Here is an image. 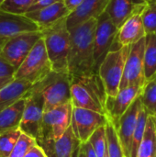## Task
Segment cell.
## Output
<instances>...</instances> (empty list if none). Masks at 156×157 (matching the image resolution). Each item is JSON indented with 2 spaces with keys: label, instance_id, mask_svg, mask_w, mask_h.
<instances>
[{
  "label": "cell",
  "instance_id": "obj_18",
  "mask_svg": "<svg viewBox=\"0 0 156 157\" xmlns=\"http://www.w3.org/2000/svg\"><path fill=\"white\" fill-rule=\"evenodd\" d=\"M146 4L143 0H110L105 12L120 29L130 17L142 13Z\"/></svg>",
  "mask_w": 156,
  "mask_h": 157
},
{
  "label": "cell",
  "instance_id": "obj_23",
  "mask_svg": "<svg viewBox=\"0 0 156 157\" xmlns=\"http://www.w3.org/2000/svg\"><path fill=\"white\" fill-rule=\"evenodd\" d=\"M136 157H156V131L152 115L148 118L144 136Z\"/></svg>",
  "mask_w": 156,
  "mask_h": 157
},
{
  "label": "cell",
  "instance_id": "obj_17",
  "mask_svg": "<svg viewBox=\"0 0 156 157\" xmlns=\"http://www.w3.org/2000/svg\"><path fill=\"white\" fill-rule=\"evenodd\" d=\"M110 0H84L66 17V25L71 29L91 18H98L105 11Z\"/></svg>",
  "mask_w": 156,
  "mask_h": 157
},
{
  "label": "cell",
  "instance_id": "obj_20",
  "mask_svg": "<svg viewBox=\"0 0 156 157\" xmlns=\"http://www.w3.org/2000/svg\"><path fill=\"white\" fill-rule=\"evenodd\" d=\"M146 36L141 13H137L130 17L119 29L116 42L119 48L131 45Z\"/></svg>",
  "mask_w": 156,
  "mask_h": 157
},
{
  "label": "cell",
  "instance_id": "obj_19",
  "mask_svg": "<svg viewBox=\"0 0 156 157\" xmlns=\"http://www.w3.org/2000/svg\"><path fill=\"white\" fill-rule=\"evenodd\" d=\"M70 13L71 12L65 6L63 0H61L49 6L27 12L25 15L34 21L39 26L40 30H41L68 17Z\"/></svg>",
  "mask_w": 156,
  "mask_h": 157
},
{
  "label": "cell",
  "instance_id": "obj_5",
  "mask_svg": "<svg viewBox=\"0 0 156 157\" xmlns=\"http://www.w3.org/2000/svg\"><path fill=\"white\" fill-rule=\"evenodd\" d=\"M52 71L43 38L40 39L21 65L17 68L14 79H21L36 84Z\"/></svg>",
  "mask_w": 156,
  "mask_h": 157
},
{
  "label": "cell",
  "instance_id": "obj_39",
  "mask_svg": "<svg viewBox=\"0 0 156 157\" xmlns=\"http://www.w3.org/2000/svg\"><path fill=\"white\" fill-rule=\"evenodd\" d=\"M8 39H9V38H6V37L0 36V53H1V52L3 51V48L5 47V45H6V41L8 40Z\"/></svg>",
  "mask_w": 156,
  "mask_h": 157
},
{
  "label": "cell",
  "instance_id": "obj_13",
  "mask_svg": "<svg viewBox=\"0 0 156 157\" xmlns=\"http://www.w3.org/2000/svg\"><path fill=\"white\" fill-rule=\"evenodd\" d=\"M142 108L143 103L139 96L131 105V107L127 109V111L121 116L118 123L114 125L121 144L124 157H131L133 133L136 128L138 116Z\"/></svg>",
  "mask_w": 156,
  "mask_h": 157
},
{
  "label": "cell",
  "instance_id": "obj_1",
  "mask_svg": "<svg viewBox=\"0 0 156 157\" xmlns=\"http://www.w3.org/2000/svg\"><path fill=\"white\" fill-rule=\"evenodd\" d=\"M97 19L91 18L70 30L68 75L70 79L95 72V31Z\"/></svg>",
  "mask_w": 156,
  "mask_h": 157
},
{
  "label": "cell",
  "instance_id": "obj_3",
  "mask_svg": "<svg viewBox=\"0 0 156 157\" xmlns=\"http://www.w3.org/2000/svg\"><path fill=\"white\" fill-rule=\"evenodd\" d=\"M66 17L40 31L42 32V38L45 42L52 70L68 74L70 30L66 25Z\"/></svg>",
  "mask_w": 156,
  "mask_h": 157
},
{
  "label": "cell",
  "instance_id": "obj_30",
  "mask_svg": "<svg viewBox=\"0 0 156 157\" xmlns=\"http://www.w3.org/2000/svg\"><path fill=\"white\" fill-rule=\"evenodd\" d=\"M88 142L92 145L97 157H104L108 151L106 125L101 126L98 129H97V131L92 134Z\"/></svg>",
  "mask_w": 156,
  "mask_h": 157
},
{
  "label": "cell",
  "instance_id": "obj_14",
  "mask_svg": "<svg viewBox=\"0 0 156 157\" xmlns=\"http://www.w3.org/2000/svg\"><path fill=\"white\" fill-rule=\"evenodd\" d=\"M142 89L143 86H131L120 89L116 97H108L106 103L107 115L114 125L118 123L121 116L141 95Z\"/></svg>",
  "mask_w": 156,
  "mask_h": 157
},
{
  "label": "cell",
  "instance_id": "obj_43",
  "mask_svg": "<svg viewBox=\"0 0 156 157\" xmlns=\"http://www.w3.org/2000/svg\"><path fill=\"white\" fill-rule=\"evenodd\" d=\"M4 1H5V0H0V4H2V3H3Z\"/></svg>",
  "mask_w": 156,
  "mask_h": 157
},
{
  "label": "cell",
  "instance_id": "obj_32",
  "mask_svg": "<svg viewBox=\"0 0 156 157\" xmlns=\"http://www.w3.org/2000/svg\"><path fill=\"white\" fill-rule=\"evenodd\" d=\"M36 144V139L24 132H21L12 153L8 157H24L29 152V150Z\"/></svg>",
  "mask_w": 156,
  "mask_h": 157
},
{
  "label": "cell",
  "instance_id": "obj_16",
  "mask_svg": "<svg viewBox=\"0 0 156 157\" xmlns=\"http://www.w3.org/2000/svg\"><path fill=\"white\" fill-rule=\"evenodd\" d=\"M48 157H73L82 144L74 134L72 126L57 140L39 143Z\"/></svg>",
  "mask_w": 156,
  "mask_h": 157
},
{
  "label": "cell",
  "instance_id": "obj_41",
  "mask_svg": "<svg viewBox=\"0 0 156 157\" xmlns=\"http://www.w3.org/2000/svg\"><path fill=\"white\" fill-rule=\"evenodd\" d=\"M104 157H109L108 156V151H107V153H106V155H104Z\"/></svg>",
  "mask_w": 156,
  "mask_h": 157
},
{
  "label": "cell",
  "instance_id": "obj_24",
  "mask_svg": "<svg viewBox=\"0 0 156 157\" xmlns=\"http://www.w3.org/2000/svg\"><path fill=\"white\" fill-rule=\"evenodd\" d=\"M144 73L148 80L156 74V35L146 34L144 51Z\"/></svg>",
  "mask_w": 156,
  "mask_h": 157
},
{
  "label": "cell",
  "instance_id": "obj_22",
  "mask_svg": "<svg viewBox=\"0 0 156 157\" xmlns=\"http://www.w3.org/2000/svg\"><path fill=\"white\" fill-rule=\"evenodd\" d=\"M25 103L26 99L23 98L0 112V134L19 129Z\"/></svg>",
  "mask_w": 156,
  "mask_h": 157
},
{
  "label": "cell",
  "instance_id": "obj_8",
  "mask_svg": "<svg viewBox=\"0 0 156 157\" xmlns=\"http://www.w3.org/2000/svg\"><path fill=\"white\" fill-rule=\"evenodd\" d=\"M73 109L71 101L44 112L40 135L37 143L59 139L72 124Z\"/></svg>",
  "mask_w": 156,
  "mask_h": 157
},
{
  "label": "cell",
  "instance_id": "obj_40",
  "mask_svg": "<svg viewBox=\"0 0 156 157\" xmlns=\"http://www.w3.org/2000/svg\"><path fill=\"white\" fill-rule=\"evenodd\" d=\"M153 116V120H154V126H155V131H156V112L154 115H152Z\"/></svg>",
  "mask_w": 156,
  "mask_h": 157
},
{
  "label": "cell",
  "instance_id": "obj_37",
  "mask_svg": "<svg viewBox=\"0 0 156 157\" xmlns=\"http://www.w3.org/2000/svg\"><path fill=\"white\" fill-rule=\"evenodd\" d=\"M73 157H86V154L84 152V149L82 147V144L77 148V150L75 151L74 155Z\"/></svg>",
  "mask_w": 156,
  "mask_h": 157
},
{
  "label": "cell",
  "instance_id": "obj_26",
  "mask_svg": "<svg viewBox=\"0 0 156 157\" xmlns=\"http://www.w3.org/2000/svg\"><path fill=\"white\" fill-rule=\"evenodd\" d=\"M150 114L146 110V109L143 106V108L140 110L138 120H137V124L136 128L133 133V139H132V146H131V157L137 156V152L139 149V146L143 141V138L144 136L145 129H146V124L148 121Z\"/></svg>",
  "mask_w": 156,
  "mask_h": 157
},
{
  "label": "cell",
  "instance_id": "obj_4",
  "mask_svg": "<svg viewBox=\"0 0 156 157\" xmlns=\"http://www.w3.org/2000/svg\"><path fill=\"white\" fill-rule=\"evenodd\" d=\"M44 98V112L72 101L71 79L67 73L51 71L34 84Z\"/></svg>",
  "mask_w": 156,
  "mask_h": 157
},
{
  "label": "cell",
  "instance_id": "obj_2",
  "mask_svg": "<svg viewBox=\"0 0 156 157\" xmlns=\"http://www.w3.org/2000/svg\"><path fill=\"white\" fill-rule=\"evenodd\" d=\"M71 96L74 108L86 109L107 115L106 103L108 95L98 73L72 78Z\"/></svg>",
  "mask_w": 156,
  "mask_h": 157
},
{
  "label": "cell",
  "instance_id": "obj_44",
  "mask_svg": "<svg viewBox=\"0 0 156 157\" xmlns=\"http://www.w3.org/2000/svg\"><path fill=\"white\" fill-rule=\"evenodd\" d=\"M38 1H40V0H35V2H38ZM35 2H34V3H35Z\"/></svg>",
  "mask_w": 156,
  "mask_h": 157
},
{
  "label": "cell",
  "instance_id": "obj_27",
  "mask_svg": "<svg viewBox=\"0 0 156 157\" xmlns=\"http://www.w3.org/2000/svg\"><path fill=\"white\" fill-rule=\"evenodd\" d=\"M107 149L109 157H124L121 144L114 124L108 120L106 125Z\"/></svg>",
  "mask_w": 156,
  "mask_h": 157
},
{
  "label": "cell",
  "instance_id": "obj_12",
  "mask_svg": "<svg viewBox=\"0 0 156 157\" xmlns=\"http://www.w3.org/2000/svg\"><path fill=\"white\" fill-rule=\"evenodd\" d=\"M108 120V117L102 113L74 107L71 126L81 144H85L89 141L97 129L107 125Z\"/></svg>",
  "mask_w": 156,
  "mask_h": 157
},
{
  "label": "cell",
  "instance_id": "obj_15",
  "mask_svg": "<svg viewBox=\"0 0 156 157\" xmlns=\"http://www.w3.org/2000/svg\"><path fill=\"white\" fill-rule=\"evenodd\" d=\"M31 31H40V28L26 15H17L0 10V36L10 38Z\"/></svg>",
  "mask_w": 156,
  "mask_h": 157
},
{
  "label": "cell",
  "instance_id": "obj_33",
  "mask_svg": "<svg viewBox=\"0 0 156 157\" xmlns=\"http://www.w3.org/2000/svg\"><path fill=\"white\" fill-rule=\"evenodd\" d=\"M17 69L0 55V78H14Z\"/></svg>",
  "mask_w": 156,
  "mask_h": 157
},
{
  "label": "cell",
  "instance_id": "obj_36",
  "mask_svg": "<svg viewBox=\"0 0 156 157\" xmlns=\"http://www.w3.org/2000/svg\"><path fill=\"white\" fill-rule=\"evenodd\" d=\"M84 0H63L65 6H67V8L69 9L70 12L74 11Z\"/></svg>",
  "mask_w": 156,
  "mask_h": 157
},
{
  "label": "cell",
  "instance_id": "obj_10",
  "mask_svg": "<svg viewBox=\"0 0 156 157\" xmlns=\"http://www.w3.org/2000/svg\"><path fill=\"white\" fill-rule=\"evenodd\" d=\"M41 38L42 32L40 30L23 32L10 37L0 55L17 70L32 48Z\"/></svg>",
  "mask_w": 156,
  "mask_h": 157
},
{
  "label": "cell",
  "instance_id": "obj_7",
  "mask_svg": "<svg viewBox=\"0 0 156 157\" xmlns=\"http://www.w3.org/2000/svg\"><path fill=\"white\" fill-rule=\"evenodd\" d=\"M25 109L19 129L38 141L44 115V98L40 90L33 85L25 96Z\"/></svg>",
  "mask_w": 156,
  "mask_h": 157
},
{
  "label": "cell",
  "instance_id": "obj_38",
  "mask_svg": "<svg viewBox=\"0 0 156 157\" xmlns=\"http://www.w3.org/2000/svg\"><path fill=\"white\" fill-rule=\"evenodd\" d=\"M13 80H14V78H0V88L5 86L6 85H7L8 83H10Z\"/></svg>",
  "mask_w": 156,
  "mask_h": 157
},
{
  "label": "cell",
  "instance_id": "obj_42",
  "mask_svg": "<svg viewBox=\"0 0 156 157\" xmlns=\"http://www.w3.org/2000/svg\"><path fill=\"white\" fill-rule=\"evenodd\" d=\"M144 2H146V3H148V2H151V1H153V0H143Z\"/></svg>",
  "mask_w": 156,
  "mask_h": 157
},
{
  "label": "cell",
  "instance_id": "obj_35",
  "mask_svg": "<svg viewBox=\"0 0 156 157\" xmlns=\"http://www.w3.org/2000/svg\"><path fill=\"white\" fill-rule=\"evenodd\" d=\"M82 147H83L84 152L86 154V157H97L96 152L94 151V149H93V147L89 142L82 144Z\"/></svg>",
  "mask_w": 156,
  "mask_h": 157
},
{
  "label": "cell",
  "instance_id": "obj_31",
  "mask_svg": "<svg viewBox=\"0 0 156 157\" xmlns=\"http://www.w3.org/2000/svg\"><path fill=\"white\" fill-rule=\"evenodd\" d=\"M34 2L35 0H5L0 4V10L17 15H25Z\"/></svg>",
  "mask_w": 156,
  "mask_h": 157
},
{
  "label": "cell",
  "instance_id": "obj_11",
  "mask_svg": "<svg viewBox=\"0 0 156 157\" xmlns=\"http://www.w3.org/2000/svg\"><path fill=\"white\" fill-rule=\"evenodd\" d=\"M144 51L145 37L131 45L120 90L131 86H144L146 82L144 73Z\"/></svg>",
  "mask_w": 156,
  "mask_h": 157
},
{
  "label": "cell",
  "instance_id": "obj_6",
  "mask_svg": "<svg viewBox=\"0 0 156 157\" xmlns=\"http://www.w3.org/2000/svg\"><path fill=\"white\" fill-rule=\"evenodd\" d=\"M130 49L131 45L110 51L98 68L97 73L104 83L108 97H116L120 91Z\"/></svg>",
  "mask_w": 156,
  "mask_h": 157
},
{
  "label": "cell",
  "instance_id": "obj_29",
  "mask_svg": "<svg viewBox=\"0 0 156 157\" xmlns=\"http://www.w3.org/2000/svg\"><path fill=\"white\" fill-rule=\"evenodd\" d=\"M141 15L146 34L156 35V0L148 2Z\"/></svg>",
  "mask_w": 156,
  "mask_h": 157
},
{
  "label": "cell",
  "instance_id": "obj_28",
  "mask_svg": "<svg viewBox=\"0 0 156 157\" xmlns=\"http://www.w3.org/2000/svg\"><path fill=\"white\" fill-rule=\"evenodd\" d=\"M21 132L20 129H17L0 134V157L10 155Z\"/></svg>",
  "mask_w": 156,
  "mask_h": 157
},
{
  "label": "cell",
  "instance_id": "obj_9",
  "mask_svg": "<svg viewBox=\"0 0 156 157\" xmlns=\"http://www.w3.org/2000/svg\"><path fill=\"white\" fill-rule=\"evenodd\" d=\"M119 29L109 18L108 15L104 12L98 18L95 31V72H98V68L108 53L112 51L116 42Z\"/></svg>",
  "mask_w": 156,
  "mask_h": 157
},
{
  "label": "cell",
  "instance_id": "obj_34",
  "mask_svg": "<svg viewBox=\"0 0 156 157\" xmlns=\"http://www.w3.org/2000/svg\"><path fill=\"white\" fill-rule=\"evenodd\" d=\"M24 157H48L43 148L37 143L34 144Z\"/></svg>",
  "mask_w": 156,
  "mask_h": 157
},
{
  "label": "cell",
  "instance_id": "obj_21",
  "mask_svg": "<svg viewBox=\"0 0 156 157\" xmlns=\"http://www.w3.org/2000/svg\"><path fill=\"white\" fill-rule=\"evenodd\" d=\"M33 84L21 79H14L0 88V112L17 100L25 98Z\"/></svg>",
  "mask_w": 156,
  "mask_h": 157
},
{
  "label": "cell",
  "instance_id": "obj_25",
  "mask_svg": "<svg viewBox=\"0 0 156 157\" xmlns=\"http://www.w3.org/2000/svg\"><path fill=\"white\" fill-rule=\"evenodd\" d=\"M140 98L148 113L154 115L156 112V74L146 80L143 86Z\"/></svg>",
  "mask_w": 156,
  "mask_h": 157
}]
</instances>
